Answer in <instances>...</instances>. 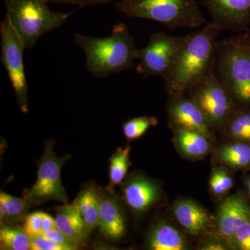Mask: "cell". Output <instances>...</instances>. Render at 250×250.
Masks as SVG:
<instances>
[{
    "mask_svg": "<svg viewBox=\"0 0 250 250\" xmlns=\"http://www.w3.org/2000/svg\"><path fill=\"white\" fill-rule=\"evenodd\" d=\"M221 31L218 25L210 22L200 30L188 34L164 79L169 97L187 94L214 70L216 44Z\"/></svg>",
    "mask_w": 250,
    "mask_h": 250,
    "instance_id": "1",
    "label": "cell"
},
{
    "mask_svg": "<svg viewBox=\"0 0 250 250\" xmlns=\"http://www.w3.org/2000/svg\"><path fill=\"white\" fill-rule=\"evenodd\" d=\"M74 41L84 52L87 71L99 78L133 68L137 59L134 37L123 23L114 26L111 35L98 38L75 34Z\"/></svg>",
    "mask_w": 250,
    "mask_h": 250,
    "instance_id": "2",
    "label": "cell"
},
{
    "mask_svg": "<svg viewBox=\"0 0 250 250\" xmlns=\"http://www.w3.org/2000/svg\"><path fill=\"white\" fill-rule=\"evenodd\" d=\"M214 72L237 104L250 107V29L218 41Z\"/></svg>",
    "mask_w": 250,
    "mask_h": 250,
    "instance_id": "3",
    "label": "cell"
},
{
    "mask_svg": "<svg viewBox=\"0 0 250 250\" xmlns=\"http://www.w3.org/2000/svg\"><path fill=\"white\" fill-rule=\"evenodd\" d=\"M116 7L128 17L155 21L170 30L207 23L196 0H121Z\"/></svg>",
    "mask_w": 250,
    "mask_h": 250,
    "instance_id": "4",
    "label": "cell"
},
{
    "mask_svg": "<svg viewBox=\"0 0 250 250\" xmlns=\"http://www.w3.org/2000/svg\"><path fill=\"white\" fill-rule=\"evenodd\" d=\"M47 4L45 0H5L6 17L25 49L68 21L70 14L52 11Z\"/></svg>",
    "mask_w": 250,
    "mask_h": 250,
    "instance_id": "5",
    "label": "cell"
},
{
    "mask_svg": "<svg viewBox=\"0 0 250 250\" xmlns=\"http://www.w3.org/2000/svg\"><path fill=\"white\" fill-rule=\"evenodd\" d=\"M54 141L45 143L43 154L39 163L36 183L23 192V197L31 205H41L49 201L67 204L68 201L66 190L61 178V172L70 155L58 157L54 152Z\"/></svg>",
    "mask_w": 250,
    "mask_h": 250,
    "instance_id": "6",
    "label": "cell"
},
{
    "mask_svg": "<svg viewBox=\"0 0 250 250\" xmlns=\"http://www.w3.org/2000/svg\"><path fill=\"white\" fill-rule=\"evenodd\" d=\"M188 37V34L179 36L154 33L146 47L136 50V59L139 61L136 71L144 77L159 76L164 80Z\"/></svg>",
    "mask_w": 250,
    "mask_h": 250,
    "instance_id": "7",
    "label": "cell"
},
{
    "mask_svg": "<svg viewBox=\"0 0 250 250\" xmlns=\"http://www.w3.org/2000/svg\"><path fill=\"white\" fill-rule=\"evenodd\" d=\"M187 95L198 105L213 131H220L237 106L231 94L214 70L192 88Z\"/></svg>",
    "mask_w": 250,
    "mask_h": 250,
    "instance_id": "8",
    "label": "cell"
},
{
    "mask_svg": "<svg viewBox=\"0 0 250 250\" xmlns=\"http://www.w3.org/2000/svg\"><path fill=\"white\" fill-rule=\"evenodd\" d=\"M1 60L14 90L20 108L28 112V85L23 54L25 47L9 20L5 17L0 24Z\"/></svg>",
    "mask_w": 250,
    "mask_h": 250,
    "instance_id": "9",
    "label": "cell"
},
{
    "mask_svg": "<svg viewBox=\"0 0 250 250\" xmlns=\"http://www.w3.org/2000/svg\"><path fill=\"white\" fill-rule=\"evenodd\" d=\"M163 188L159 182L141 172H134L123 184L125 202L134 213L142 215L159 203Z\"/></svg>",
    "mask_w": 250,
    "mask_h": 250,
    "instance_id": "10",
    "label": "cell"
},
{
    "mask_svg": "<svg viewBox=\"0 0 250 250\" xmlns=\"http://www.w3.org/2000/svg\"><path fill=\"white\" fill-rule=\"evenodd\" d=\"M166 113L170 126H182L198 131L214 142V131L198 105L187 94L170 96Z\"/></svg>",
    "mask_w": 250,
    "mask_h": 250,
    "instance_id": "11",
    "label": "cell"
},
{
    "mask_svg": "<svg viewBox=\"0 0 250 250\" xmlns=\"http://www.w3.org/2000/svg\"><path fill=\"white\" fill-rule=\"evenodd\" d=\"M211 22L222 31L242 32L250 27V0H202Z\"/></svg>",
    "mask_w": 250,
    "mask_h": 250,
    "instance_id": "12",
    "label": "cell"
},
{
    "mask_svg": "<svg viewBox=\"0 0 250 250\" xmlns=\"http://www.w3.org/2000/svg\"><path fill=\"white\" fill-rule=\"evenodd\" d=\"M214 219L215 231L231 245L237 229L250 219V200L244 192L238 191L222 200Z\"/></svg>",
    "mask_w": 250,
    "mask_h": 250,
    "instance_id": "13",
    "label": "cell"
},
{
    "mask_svg": "<svg viewBox=\"0 0 250 250\" xmlns=\"http://www.w3.org/2000/svg\"><path fill=\"white\" fill-rule=\"evenodd\" d=\"M172 213L179 225L192 236H202L215 230V219L192 199H179L172 205Z\"/></svg>",
    "mask_w": 250,
    "mask_h": 250,
    "instance_id": "14",
    "label": "cell"
},
{
    "mask_svg": "<svg viewBox=\"0 0 250 250\" xmlns=\"http://www.w3.org/2000/svg\"><path fill=\"white\" fill-rule=\"evenodd\" d=\"M98 226L104 236L112 241H119L124 236L126 223L123 208L112 192L99 190Z\"/></svg>",
    "mask_w": 250,
    "mask_h": 250,
    "instance_id": "15",
    "label": "cell"
},
{
    "mask_svg": "<svg viewBox=\"0 0 250 250\" xmlns=\"http://www.w3.org/2000/svg\"><path fill=\"white\" fill-rule=\"evenodd\" d=\"M170 128L173 132L174 146L182 157L190 160H200L213 149V142L202 133L179 126H172Z\"/></svg>",
    "mask_w": 250,
    "mask_h": 250,
    "instance_id": "16",
    "label": "cell"
},
{
    "mask_svg": "<svg viewBox=\"0 0 250 250\" xmlns=\"http://www.w3.org/2000/svg\"><path fill=\"white\" fill-rule=\"evenodd\" d=\"M147 246L152 250H188L190 248L183 233L165 219L156 222L149 230Z\"/></svg>",
    "mask_w": 250,
    "mask_h": 250,
    "instance_id": "17",
    "label": "cell"
},
{
    "mask_svg": "<svg viewBox=\"0 0 250 250\" xmlns=\"http://www.w3.org/2000/svg\"><path fill=\"white\" fill-rule=\"evenodd\" d=\"M56 228L60 230L77 247L85 245L89 234L82 215L73 205L65 204L56 208Z\"/></svg>",
    "mask_w": 250,
    "mask_h": 250,
    "instance_id": "18",
    "label": "cell"
},
{
    "mask_svg": "<svg viewBox=\"0 0 250 250\" xmlns=\"http://www.w3.org/2000/svg\"><path fill=\"white\" fill-rule=\"evenodd\" d=\"M215 149V158L219 164L231 170L246 172L250 171V143L229 140Z\"/></svg>",
    "mask_w": 250,
    "mask_h": 250,
    "instance_id": "19",
    "label": "cell"
},
{
    "mask_svg": "<svg viewBox=\"0 0 250 250\" xmlns=\"http://www.w3.org/2000/svg\"><path fill=\"white\" fill-rule=\"evenodd\" d=\"M220 131L229 140L250 143V107L237 105Z\"/></svg>",
    "mask_w": 250,
    "mask_h": 250,
    "instance_id": "20",
    "label": "cell"
},
{
    "mask_svg": "<svg viewBox=\"0 0 250 250\" xmlns=\"http://www.w3.org/2000/svg\"><path fill=\"white\" fill-rule=\"evenodd\" d=\"M30 204L26 199L0 194V219L1 223L12 224L25 218Z\"/></svg>",
    "mask_w": 250,
    "mask_h": 250,
    "instance_id": "21",
    "label": "cell"
},
{
    "mask_svg": "<svg viewBox=\"0 0 250 250\" xmlns=\"http://www.w3.org/2000/svg\"><path fill=\"white\" fill-rule=\"evenodd\" d=\"M234 185V177L231 169L226 166H215L210 173L208 187L215 198L223 200Z\"/></svg>",
    "mask_w": 250,
    "mask_h": 250,
    "instance_id": "22",
    "label": "cell"
},
{
    "mask_svg": "<svg viewBox=\"0 0 250 250\" xmlns=\"http://www.w3.org/2000/svg\"><path fill=\"white\" fill-rule=\"evenodd\" d=\"M129 146L117 148L116 152L110 157L109 187L113 189L116 186L121 185L127 174L131 163L129 161Z\"/></svg>",
    "mask_w": 250,
    "mask_h": 250,
    "instance_id": "23",
    "label": "cell"
},
{
    "mask_svg": "<svg viewBox=\"0 0 250 250\" xmlns=\"http://www.w3.org/2000/svg\"><path fill=\"white\" fill-rule=\"evenodd\" d=\"M1 248L11 250H31V238L24 229L4 225L0 230Z\"/></svg>",
    "mask_w": 250,
    "mask_h": 250,
    "instance_id": "24",
    "label": "cell"
},
{
    "mask_svg": "<svg viewBox=\"0 0 250 250\" xmlns=\"http://www.w3.org/2000/svg\"><path fill=\"white\" fill-rule=\"evenodd\" d=\"M157 124L158 119L155 117H137L124 123L123 133L126 139L133 141L141 138L149 128L156 126Z\"/></svg>",
    "mask_w": 250,
    "mask_h": 250,
    "instance_id": "25",
    "label": "cell"
},
{
    "mask_svg": "<svg viewBox=\"0 0 250 250\" xmlns=\"http://www.w3.org/2000/svg\"><path fill=\"white\" fill-rule=\"evenodd\" d=\"M198 250H233L229 242L215 230L206 233L197 243Z\"/></svg>",
    "mask_w": 250,
    "mask_h": 250,
    "instance_id": "26",
    "label": "cell"
},
{
    "mask_svg": "<svg viewBox=\"0 0 250 250\" xmlns=\"http://www.w3.org/2000/svg\"><path fill=\"white\" fill-rule=\"evenodd\" d=\"M231 246L233 250H250V219L237 229Z\"/></svg>",
    "mask_w": 250,
    "mask_h": 250,
    "instance_id": "27",
    "label": "cell"
},
{
    "mask_svg": "<svg viewBox=\"0 0 250 250\" xmlns=\"http://www.w3.org/2000/svg\"><path fill=\"white\" fill-rule=\"evenodd\" d=\"M23 229L31 238L42 235V212H35L27 215L24 218Z\"/></svg>",
    "mask_w": 250,
    "mask_h": 250,
    "instance_id": "28",
    "label": "cell"
},
{
    "mask_svg": "<svg viewBox=\"0 0 250 250\" xmlns=\"http://www.w3.org/2000/svg\"><path fill=\"white\" fill-rule=\"evenodd\" d=\"M97 197H98V190H94L93 188H85L80 192L72 205L76 207L83 218L85 212Z\"/></svg>",
    "mask_w": 250,
    "mask_h": 250,
    "instance_id": "29",
    "label": "cell"
},
{
    "mask_svg": "<svg viewBox=\"0 0 250 250\" xmlns=\"http://www.w3.org/2000/svg\"><path fill=\"white\" fill-rule=\"evenodd\" d=\"M33 250H70L68 247L49 239L43 234L31 238Z\"/></svg>",
    "mask_w": 250,
    "mask_h": 250,
    "instance_id": "30",
    "label": "cell"
},
{
    "mask_svg": "<svg viewBox=\"0 0 250 250\" xmlns=\"http://www.w3.org/2000/svg\"><path fill=\"white\" fill-rule=\"evenodd\" d=\"M99 211H100V203H99V195L93 200L91 205L83 215L85 228L88 233H90L95 229L99 222Z\"/></svg>",
    "mask_w": 250,
    "mask_h": 250,
    "instance_id": "31",
    "label": "cell"
},
{
    "mask_svg": "<svg viewBox=\"0 0 250 250\" xmlns=\"http://www.w3.org/2000/svg\"><path fill=\"white\" fill-rule=\"evenodd\" d=\"M44 236L53 240V241L64 245V246L68 247L70 250L77 249V247L67 236H65L63 233L57 228H54L53 229L43 233Z\"/></svg>",
    "mask_w": 250,
    "mask_h": 250,
    "instance_id": "32",
    "label": "cell"
},
{
    "mask_svg": "<svg viewBox=\"0 0 250 250\" xmlns=\"http://www.w3.org/2000/svg\"><path fill=\"white\" fill-rule=\"evenodd\" d=\"M56 228L55 219L49 214L42 212V234Z\"/></svg>",
    "mask_w": 250,
    "mask_h": 250,
    "instance_id": "33",
    "label": "cell"
},
{
    "mask_svg": "<svg viewBox=\"0 0 250 250\" xmlns=\"http://www.w3.org/2000/svg\"><path fill=\"white\" fill-rule=\"evenodd\" d=\"M47 2L57 3V4H74L78 6H87V0H45Z\"/></svg>",
    "mask_w": 250,
    "mask_h": 250,
    "instance_id": "34",
    "label": "cell"
},
{
    "mask_svg": "<svg viewBox=\"0 0 250 250\" xmlns=\"http://www.w3.org/2000/svg\"><path fill=\"white\" fill-rule=\"evenodd\" d=\"M243 185H244L245 195L250 201V173L247 174L243 179Z\"/></svg>",
    "mask_w": 250,
    "mask_h": 250,
    "instance_id": "35",
    "label": "cell"
},
{
    "mask_svg": "<svg viewBox=\"0 0 250 250\" xmlns=\"http://www.w3.org/2000/svg\"><path fill=\"white\" fill-rule=\"evenodd\" d=\"M114 0H88L87 6H95V5L108 4Z\"/></svg>",
    "mask_w": 250,
    "mask_h": 250,
    "instance_id": "36",
    "label": "cell"
},
{
    "mask_svg": "<svg viewBox=\"0 0 250 250\" xmlns=\"http://www.w3.org/2000/svg\"><path fill=\"white\" fill-rule=\"evenodd\" d=\"M88 0H87V4H88Z\"/></svg>",
    "mask_w": 250,
    "mask_h": 250,
    "instance_id": "37",
    "label": "cell"
}]
</instances>
